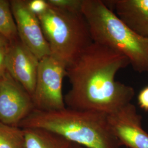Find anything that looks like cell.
I'll list each match as a JSON object with an SVG mask.
<instances>
[{
	"label": "cell",
	"mask_w": 148,
	"mask_h": 148,
	"mask_svg": "<svg viewBox=\"0 0 148 148\" xmlns=\"http://www.w3.org/2000/svg\"><path fill=\"white\" fill-rule=\"evenodd\" d=\"M0 34L10 42L19 38L10 1L0 0Z\"/></svg>",
	"instance_id": "13"
},
{
	"label": "cell",
	"mask_w": 148,
	"mask_h": 148,
	"mask_svg": "<svg viewBox=\"0 0 148 148\" xmlns=\"http://www.w3.org/2000/svg\"><path fill=\"white\" fill-rule=\"evenodd\" d=\"M10 43L9 41L0 34V48L6 47Z\"/></svg>",
	"instance_id": "18"
},
{
	"label": "cell",
	"mask_w": 148,
	"mask_h": 148,
	"mask_svg": "<svg viewBox=\"0 0 148 148\" xmlns=\"http://www.w3.org/2000/svg\"></svg>",
	"instance_id": "20"
},
{
	"label": "cell",
	"mask_w": 148,
	"mask_h": 148,
	"mask_svg": "<svg viewBox=\"0 0 148 148\" xmlns=\"http://www.w3.org/2000/svg\"><path fill=\"white\" fill-rule=\"evenodd\" d=\"M29 10L36 16H40L47 11L49 5L47 0H27Z\"/></svg>",
	"instance_id": "15"
},
{
	"label": "cell",
	"mask_w": 148,
	"mask_h": 148,
	"mask_svg": "<svg viewBox=\"0 0 148 148\" xmlns=\"http://www.w3.org/2000/svg\"><path fill=\"white\" fill-rule=\"evenodd\" d=\"M139 106L145 111H148V86L141 90L138 96Z\"/></svg>",
	"instance_id": "16"
},
{
	"label": "cell",
	"mask_w": 148,
	"mask_h": 148,
	"mask_svg": "<svg viewBox=\"0 0 148 148\" xmlns=\"http://www.w3.org/2000/svg\"><path fill=\"white\" fill-rule=\"evenodd\" d=\"M67 66L48 56L41 59L35 90L32 95L35 110L51 111L66 108L63 94V82Z\"/></svg>",
	"instance_id": "5"
},
{
	"label": "cell",
	"mask_w": 148,
	"mask_h": 148,
	"mask_svg": "<svg viewBox=\"0 0 148 148\" xmlns=\"http://www.w3.org/2000/svg\"><path fill=\"white\" fill-rule=\"evenodd\" d=\"M7 47L0 48V78L7 71L5 64Z\"/></svg>",
	"instance_id": "17"
},
{
	"label": "cell",
	"mask_w": 148,
	"mask_h": 148,
	"mask_svg": "<svg viewBox=\"0 0 148 148\" xmlns=\"http://www.w3.org/2000/svg\"><path fill=\"white\" fill-rule=\"evenodd\" d=\"M82 13L93 42L127 57L135 71L148 73V38L132 31L104 1L83 0Z\"/></svg>",
	"instance_id": "3"
},
{
	"label": "cell",
	"mask_w": 148,
	"mask_h": 148,
	"mask_svg": "<svg viewBox=\"0 0 148 148\" xmlns=\"http://www.w3.org/2000/svg\"><path fill=\"white\" fill-rule=\"evenodd\" d=\"M0 148H27L24 129L0 122Z\"/></svg>",
	"instance_id": "12"
},
{
	"label": "cell",
	"mask_w": 148,
	"mask_h": 148,
	"mask_svg": "<svg viewBox=\"0 0 148 148\" xmlns=\"http://www.w3.org/2000/svg\"><path fill=\"white\" fill-rule=\"evenodd\" d=\"M51 56L69 66L93 42L82 12L72 13L53 6L38 16Z\"/></svg>",
	"instance_id": "4"
},
{
	"label": "cell",
	"mask_w": 148,
	"mask_h": 148,
	"mask_svg": "<svg viewBox=\"0 0 148 148\" xmlns=\"http://www.w3.org/2000/svg\"><path fill=\"white\" fill-rule=\"evenodd\" d=\"M129 65L125 56L92 43L66 68L71 88L64 95L66 107L109 115L131 103L134 88L115 79Z\"/></svg>",
	"instance_id": "1"
},
{
	"label": "cell",
	"mask_w": 148,
	"mask_h": 148,
	"mask_svg": "<svg viewBox=\"0 0 148 148\" xmlns=\"http://www.w3.org/2000/svg\"><path fill=\"white\" fill-rule=\"evenodd\" d=\"M40 60L18 38L7 47V72L32 95L35 87Z\"/></svg>",
	"instance_id": "9"
},
{
	"label": "cell",
	"mask_w": 148,
	"mask_h": 148,
	"mask_svg": "<svg viewBox=\"0 0 148 148\" xmlns=\"http://www.w3.org/2000/svg\"><path fill=\"white\" fill-rule=\"evenodd\" d=\"M108 116L99 112L67 107L55 111L34 110L19 127L45 129L87 148H121L111 131Z\"/></svg>",
	"instance_id": "2"
},
{
	"label": "cell",
	"mask_w": 148,
	"mask_h": 148,
	"mask_svg": "<svg viewBox=\"0 0 148 148\" xmlns=\"http://www.w3.org/2000/svg\"><path fill=\"white\" fill-rule=\"evenodd\" d=\"M19 39L40 60L51 55L38 17L29 10L27 0H11Z\"/></svg>",
	"instance_id": "7"
},
{
	"label": "cell",
	"mask_w": 148,
	"mask_h": 148,
	"mask_svg": "<svg viewBox=\"0 0 148 148\" xmlns=\"http://www.w3.org/2000/svg\"><path fill=\"white\" fill-rule=\"evenodd\" d=\"M51 6L72 13L82 12L83 0H47Z\"/></svg>",
	"instance_id": "14"
},
{
	"label": "cell",
	"mask_w": 148,
	"mask_h": 148,
	"mask_svg": "<svg viewBox=\"0 0 148 148\" xmlns=\"http://www.w3.org/2000/svg\"><path fill=\"white\" fill-rule=\"evenodd\" d=\"M34 110L32 95L7 71L0 78V122L19 126Z\"/></svg>",
	"instance_id": "6"
},
{
	"label": "cell",
	"mask_w": 148,
	"mask_h": 148,
	"mask_svg": "<svg viewBox=\"0 0 148 148\" xmlns=\"http://www.w3.org/2000/svg\"><path fill=\"white\" fill-rule=\"evenodd\" d=\"M111 131L121 146L148 148V133L142 126V117L130 103L108 115Z\"/></svg>",
	"instance_id": "8"
},
{
	"label": "cell",
	"mask_w": 148,
	"mask_h": 148,
	"mask_svg": "<svg viewBox=\"0 0 148 148\" xmlns=\"http://www.w3.org/2000/svg\"><path fill=\"white\" fill-rule=\"evenodd\" d=\"M104 2L132 31L148 38V0H110Z\"/></svg>",
	"instance_id": "10"
},
{
	"label": "cell",
	"mask_w": 148,
	"mask_h": 148,
	"mask_svg": "<svg viewBox=\"0 0 148 148\" xmlns=\"http://www.w3.org/2000/svg\"><path fill=\"white\" fill-rule=\"evenodd\" d=\"M69 148H87L75 143H71Z\"/></svg>",
	"instance_id": "19"
},
{
	"label": "cell",
	"mask_w": 148,
	"mask_h": 148,
	"mask_svg": "<svg viewBox=\"0 0 148 148\" xmlns=\"http://www.w3.org/2000/svg\"><path fill=\"white\" fill-rule=\"evenodd\" d=\"M23 129L27 148H69L71 143L58 134L45 129Z\"/></svg>",
	"instance_id": "11"
}]
</instances>
